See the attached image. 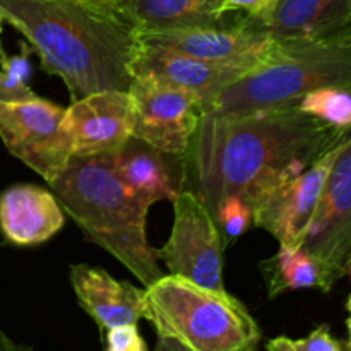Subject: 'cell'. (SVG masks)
<instances>
[{
	"instance_id": "obj_1",
	"label": "cell",
	"mask_w": 351,
	"mask_h": 351,
	"mask_svg": "<svg viewBox=\"0 0 351 351\" xmlns=\"http://www.w3.org/2000/svg\"><path fill=\"white\" fill-rule=\"evenodd\" d=\"M350 130L321 122L297 105L237 115L204 112L185 153V191L194 192L211 215L228 195L254 208L267 191L345 141Z\"/></svg>"
},
{
	"instance_id": "obj_2",
	"label": "cell",
	"mask_w": 351,
	"mask_h": 351,
	"mask_svg": "<svg viewBox=\"0 0 351 351\" xmlns=\"http://www.w3.org/2000/svg\"><path fill=\"white\" fill-rule=\"evenodd\" d=\"M0 14L26 38L41 69L64 81L72 101L129 89L141 41L115 10L86 0H0Z\"/></svg>"
},
{
	"instance_id": "obj_3",
	"label": "cell",
	"mask_w": 351,
	"mask_h": 351,
	"mask_svg": "<svg viewBox=\"0 0 351 351\" xmlns=\"http://www.w3.org/2000/svg\"><path fill=\"white\" fill-rule=\"evenodd\" d=\"M65 215L86 239L125 266L144 288L163 276L147 240V208L122 184L108 154L74 156L50 182Z\"/></svg>"
},
{
	"instance_id": "obj_4",
	"label": "cell",
	"mask_w": 351,
	"mask_h": 351,
	"mask_svg": "<svg viewBox=\"0 0 351 351\" xmlns=\"http://www.w3.org/2000/svg\"><path fill=\"white\" fill-rule=\"evenodd\" d=\"M324 88L351 89V24L322 36L276 40L267 62L223 88L206 112L237 115L297 105Z\"/></svg>"
},
{
	"instance_id": "obj_5",
	"label": "cell",
	"mask_w": 351,
	"mask_h": 351,
	"mask_svg": "<svg viewBox=\"0 0 351 351\" xmlns=\"http://www.w3.org/2000/svg\"><path fill=\"white\" fill-rule=\"evenodd\" d=\"M144 319L158 336L177 339L189 351H257L263 338L256 319L233 295L173 274L144 288Z\"/></svg>"
},
{
	"instance_id": "obj_6",
	"label": "cell",
	"mask_w": 351,
	"mask_h": 351,
	"mask_svg": "<svg viewBox=\"0 0 351 351\" xmlns=\"http://www.w3.org/2000/svg\"><path fill=\"white\" fill-rule=\"evenodd\" d=\"M223 23L137 31V38L143 43L160 45L211 64L239 69L245 75L267 62L276 40L256 19L243 16L237 24Z\"/></svg>"
},
{
	"instance_id": "obj_7",
	"label": "cell",
	"mask_w": 351,
	"mask_h": 351,
	"mask_svg": "<svg viewBox=\"0 0 351 351\" xmlns=\"http://www.w3.org/2000/svg\"><path fill=\"white\" fill-rule=\"evenodd\" d=\"M173 226L158 257L173 276L208 290L223 291V242L215 218L192 191L173 201Z\"/></svg>"
},
{
	"instance_id": "obj_8",
	"label": "cell",
	"mask_w": 351,
	"mask_h": 351,
	"mask_svg": "<svg viewBox=\"0 0 351 351\" xmlns=\"http://www.w3.org/2000/svg\"><path fill=\"white\" fill-rule=\"evenodd\" d=\"M127 93L132 103V137L167 153H187L204 113L201 98L153 75H136Z\"/></svg>"
},
{
	"instance_id": "obj_9",
	"label": "cell",
	"mask_w": 351,
	"mask_h": 351,
	"mask_svg": "<svg viewBox=\"0 0 351 351\" xmlns=\"http://www.w3.org/2000/svg\"><path fill=\"white\" fill-rule=\"evenodd\" d=\"M64 106L36 98L0 101V139L12 156L50 184L71 160L62 134Z\"/></svg>"
},
{
	"instance_id": "obj_10",
	"label": "cell",
	"mask_w": 351,
	"mask_h": 351,
	"mask_svg": "<svg viewBox=\"0 0 351 351\" xmlns=\"http://www.w3.org/2000/svg\"><path fill=\"white\" fill-rule=\"evenodd\" d=\"M300 247L336 281L351 263V130L331 168Z\"/></svg>"
},
{
	"instance_id": "obj_11",
	"label": "cell",
	"mask_w": 351,
	"mask_h": 351,
	"mask_svg": "<svg viewBox=\"0 0 351 351\" xmlns=\"http://www.w3.org/2000/svg\"><path fill=\"white\" fill-rule=\"evenodd\" d=\"M345 141L305 168L302 173L267 191L252 208L254 225L271 233L280 245H300Z\"/></svg>"
},
{
	"instance_id": "obj_12",
	"label": "cell",
	"mask_w": 351,
	"mask_h": 351,
	"mask_svg": "<svg viewBox=\"0 0 351 351\" xmlns=\"http://www.w3.org/2000/svg\"><path fill=\"white\" fill-rule=\"evenodd\" d=\"M71 158L119 149L132 137V103L127 91L108 89L72 101L62 119Z\"/></svg>"
},
{
	"instance_id": "obj_13",
	"label": "cell",
	"mask_w": 351,
	"mask_h": 351,
	"mask_svg": "<svg viewBox=\"0 0 351 351\" xmlns=\"http://www.w3.org/2000/svg\"><path fill=\"white\" fill-rule=\"evenodd\" d=\"M106 154L117 177L147 208L160 201L173 202L185 191V154L167 153L137 137Z\"/></svg>"
},
{
	"instance_id": "obj_14",
	"label": "cell",
	"mask_w": 351,
	"mask_h": 351,
	"mask_svg": "<svg viewBox=\"0 0 351 351\" xmlns=\"http://www.w3.org/2000/svg\"><path fill=\"white\" fill-rule=\"evenodd\" d=\"M130 71L132 77L153 75L161 81L192 91L201 98L204 112L223 88L245 75V72L239 69L223 67L171 48L143 43V41L134 55Z\"/></svg>"
},
{
	"instance_id": "obj_15",
	"label": "cell",
	"mask_w": 351,
	"mask_h": 351,
	"mask_svg": "<svg viewBox=\"0 0 351 351\" xmlns=\"http://www.w3.org/2000/svg\"><path fill=\"white\" fill-rule=\"evenodd\" d=\"M71 285L77 304L101 331L144 319V290L110 276L101 267L71 266Z\"/></svg>"
},
{
	"instance_id": "obj_16",
	"label": "cell",
	"mask_w": 351,
	"mask_h": 351,
	"mask_svg": "<svg viewBox=\"0 0 351 351\" xmlns=\"http://www.w3.org/2000/svg\"><path fill=\"white\" fill-rule=\"evenodd\" d=\"M64 223V209L48 189L21 184L0 194V232L14 245L47 242L60 232Z\"/></svg>"
},
{
	"instance_id": "obj_17",
	"label": "cell",
	"mask_w": 351,
	"mask_h": 351,
	"mask_svg": "<svg viewBox=\"0 0 351 351\" xmlns=\"http://www.w3.org/2000/svg\"><path fill=\"white\" fill-rule=\"evenodd\" d=\"M276 40L335 33L351 24V0H274L256 21Z\"/></svg>"
},
{
	"instance_id": "obj_18",
	"label": "cell",
	"mask_w": 351,
	"mask_h": 351,
	"mask_svg": "<svg viewBox=\"0 0 351 351\" xmlns=\"http://www.w3.org/2000/svg\"><path fill=\"white\" fill-rule=\"evenodd\" d=\"M269 298L293 290L331 291L336 280L332 274L300 245H280L269 259L259 263Z\"/></svg>"
},
{
	"instance_id": "obj_19",
	"label": "cell",
	"mask_w": 351,
	"mask_h": 351,
	"mask_svg": "<svg viewBox=\"0 0 351 351\" xmlns=\"http://www.w3.org/2000/svg\"><path fill=\"white\" fill-rule=\"evenodd\" d=\"M117 12L132 24L136 31L208 26L225 21H215L206 16L197 0H122Z\"/></svg>"
},
{
	"instance_id": "obj_20",
	"label": "cell",
	"mask_w": 351,
	"mask_h": 351,
	"mask_svg": "<svg viewBox=\"0 0 351 351\" xmlns=\"http://www.w3.org/2000/svg\"><path fill=\"white\" fill-rule=\"evenodd\" d=\"M297 106L321 122L343 130L351 129V89H317L302 96Z\"/></svg>"
},
{
	"instance_id": "obj_21",
	"label": "cell",
	"mask_w": 351,
	"mask_h": 351,
	"mask_svg": "<svg viewBox=\"0 0 351 351\" xmlns=\"http://www.w3.org/2000/svg\"><path fill=\"white\" fill-rule=\"evenodd\" d=\"M31 47L21 48V53L7 57L0 47V101L21 103L36 98L27 81L31 77Z\"/></svg>"
},
{
	"instance_id": "obj_22",
	"label": "cell",
	"mask_w": 351,
	"mask_h": 351,
	"mask_svg": "<svg viewBox=\"0 0 351 351\" xmlns=\"http://www.w3.org/2000/svg\"><path fill=\"white\" fill-rule=\"evenodd\" d=\"M216 226L221 235L223 249L232 245L252 225V206L247 204L239 195H228L216 206L213 213Z\"/></svg>"
},
{
	"instance_id": "obj_23",
	"label": "cell",
	"mask_w": 351,
	"mask_h": 351,
	"mask_svg": "<svg viewBox=\"0 0 351 351\" xmlns=\"http://www.w3.org/2000/svg\"><path fill=\"white\" fill-rule=\"evenodd\" d=\"M105 351H147L137 324H125L106 331Z\"/></svg>"
},
{
	"instance_id": "obj_24",
	"label": "cell",
	"mask_w": 351,
	"mask_h": 351,
	"mask_svg": "<svg viewBox=\"0 0 351 351\" xmlns=\"http://www.w3.org/2000/svg\"><path fill=\"white\" fill-rule=\"evenodd\" d=\"M293 348L295 351H346L326 324L319 326L305 338L293 339Z\"/></svg>"
},
{
	"instance_id": "obj_25",
	"label": "cell",
	"mask_w": 351,
	"mask_h": 351,
	"mask_svg": "<svg viewBox=\"0 0 351 351\" xmlns=\"http://www.w3.org/2000/svg\"><path fill=\"white\" fill-rule=\"evenodd\" d=\"M274 0H221L218 7V16L225 17L228 12H245V16L259 21L269 10Z\"/></svg>"
},
{
	"instance_id": "obj_26",
	"label": "cell",
	"mask_w": 351,
	"mask_h": 351,
	"mask_svg": "<svg viewBox=\"0 0 351 351\" xmlns=\"http://www.w3.org/2000/svg\"><path fill=\"white\" fill-rule=\"evenodd\" d=\"M0 351H33V348L23 343L14 341L10 336H7L5 332L0 331Z\"/></svg>"
},
{
	"instance_id": "obj_27",
	"label": "cell",
	"mask_w": 351,
	"mask_h": 351,
	"mask_svg": "<svg viewBox=\"0 0 351 351\" xmlns=\"http://www.w3.org/2000/svg\"><path fill=\"white\" fill-rule=\"evenodd\" d=\"M154 351H189L184 345L177 341L173 338H167V336H158L156 346Z\"/></svg>"
},
{
	"instance_id": "obj_28",
	"label": "cell",
	"mask_w": 351,
	"mask_h": 351,
	"mask_svg": "<svg viewBox=\"0 0 351 351\" xmlns=\"http://www.w3.org/2000/svg\"><path fill=\"white\" fill-rule=\"evenodd\" d=\"M219 2H221V0H197V3H199V7H201L202 12H204L206 16H209L211 19H215V21L225 19V17L218 16Z\"/></svg>"
},
{
	"instance_id": "obj_29",
	"label": "cell",
	"mask_w": 351,
	"mask_h": 351,
	"mask_svg": "<svg viewBox=\"0 0 351 351\" xmlns=\"http://www.w3.org/2000/svg\"><path fill=\"white\" fill-rule=\"evenodd\" d=\"M267 351H295L293 348V339L287 338V336H280L274 338L267 343Z\"/></svg>"
},
{
	"instance_id": "obj_30",
	"label": "cell",
	"mask_w": 351,
	"mask_h": 351,
	"mask_svg": "<svg viewBox=\"0 0 351 351\" xmlns=\"http://www.w3.org/2000/svg\"><path fill=\"white\" fill-rule=\"evenodd\" d=\"M86 2L95 3V5H99V7H105V9H112L117 12V7L120 5L122 0H86Z\"/></svg>"
},
{
	"instance_id": "obj_31",
	"label": "cell",
	"mask_w": 351,
	"mask_h": 351,
	"mask_svg": "<svg viewBox=\"0 0 351 351\" xmlns=\"http://www.w3.org/2000/svg\"><path fill=\"white\" fill-rule=\"evenodd\" d=\"M346 311H348V321H346V328H348V341H346V351H351V295L346 302Z\"/></svg>"
},
{
	"instance_id": "obj_32",
	"label": "cell",
	"mask_w": 351,
	"mask_h": 351,
	"mask_svg": "<svg viewBox=\"0 0 351 351\" xmlns=\"http://www.w3.org/2000/svg\"><path fill=\"white\" fill-rule=\"evenodd\" d=\"M3 23H5V21H3V16H2V14H0V34H2V26H3Z\"/></svg>"
},
{
	"instance_id": "obj_33",
	"label": "cell",
	"mask_w": 351,
	"mask_h": 351,
	"mask_svg": "<svg viewBox=\"0 0 351 351\" xmlns=\"http://www.w3.org/2000/svg\"><path fill=\"white\" fill-rule=\"evenodd\" d=\"M346 274H348V276L351 278V263L348 264V267H346Z\"/></svg>"
}]
</instances>
